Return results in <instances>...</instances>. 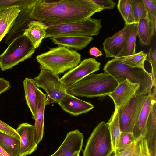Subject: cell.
I'll list each match as a JSON object with an SVG mask.
<instances>
[{"mask_svg":"<svg viewBox=\"0 0 156 156\" xmlns=\"http://www.w3.org/2000/svg\"><path fill=\"white\" fill-rule=\"evenodd\" d=\"M148 13L154 18L156 19V0H152L151 5Z\"/></svg>","mask_w":156,"mask_h":156,"instance_id":"40","label":"cell"},{"mask_svg":"<svg viewBox=\"0 0 156 156\" xmlns=\"http://www.w3.org/2000/svg\"><path fill=\"white\" fill-rule=\"evenodd\" d=\"M107 123L110 134L114 152L115 154L118 147L121 133L119 123L118 109L116 107H115L114 112Z\"/></svg>","mask_w":156,"mask_h":156,"instance_id":"26","label":"cell"},{"mask_svg":"<svg viewBox=\"0 0 156 156\" xmlns=\"http://www.w3.org/2000/svg\"><path fill=\"white\" fill-rule=\"evenodd\" d=\"M90 54L96 57L101 56L102 55V52L95 47L91 48L89 51Z\"/></svg>","mask_w":156,"mask_h":156,"instance_id":"39","label":"cell"},{"mask_svg":"<svg viewBox=\"0 0 156 156\" xmlns=\"http://www.w3.org/2000/svg\"><path fill=\"white\" fill-rule=\"evenodd\" d=\"M50 39L55 44L59 46L79 50L86 47L93 40V37L82 36H66L53 37Z\"/></svg>","mask_w":156,"mask_h":156,"instance_id":"22","label":"cell"},{"mask_svg":"<svg viewBox=\"0 0 156 156\" xmlns=\"http://www.w3.org/2000/svg\"><path fill=\"white\" fill-rule=\"evenodd\" d=\"M21 10L13 8L0 11V43L8 34Z\"/></svg>","mask_w":156,"mask_h":156,"instance_id":"23","label":"cell"},{"mask_svg":"<svg viewBox=\"0 0 156 156\" xmlns=\"http://www.w3.org/2000/svg\"><path fill=\"white\" fill-rule=\"evenodd\" d=\"M0 132L20 139L16 129L0 120Z\"/></svg>","mask_w":156,"mask_h":156,"instance_id":"35","label":"cell"},{"mask_svg":"<svg viewBox=\"0 0 156 156\" xmlns=\"http://www.w3.org/2000/svg\"><path fill=\"white\" fill-rule=\"evenodd\" d=\"M40 68L38 75L33 79L37 87L43 89L46 92V105L58 104L66 94V89L58 76L49 71Z\"/></svg>","mask_w":156,"mask_h":156,"instance_id":"8","label":"cell"},{"mask_svg":"<svg viewBox=\"0 0 156 156\" xmlns=\"http://www.w3.org/2000/svg\"><path fill=\"white\" fill-rule=\"evenodd\" d=\"M0 154L3 156H10L0 146Z\"/></svg>","mask_w":156,"mask_h":156,"instance_id":"42","label":"cell"},{"mask_svg":"<svg viewBox=\"0 0 156 156\" xmlns=\"http://www.w3.org/2000/svg\"><path fill=\"white\" fill-rule=\"evenodd\" d=\"M0 156H2L0 154Z\"/></svg>","mask_w":156,"mask_h":156,"instance_id":"44","label":"cell"},{"mask_svg":"<svg viewBox=\"0 0 156 156\" xmlns=\"http://www.w3.org/2000/svg\"><path fill=\"white\" fill-rule=\"evenodd\" d=\"M118 84L115 79L107 73H92L67 88L66 92L79 97H103L112 93Z\"/></svg>","mask_w":156,"mask_h":156,"instance_id":"2","label":"cell"},{"mask_svg":"<svg viewBox=\"0 0 156 156\" xmlns=\"http://www.w3.org/2000/svg\"><path fill=\"white\" fill-rule=\"evenodd\" d=\"M26 103L31 112L32 117L34 119L37 108V87L33 79L26 78L23 81Z\"/></svg>","mask_w":156,"mask_h":156,"instance_id":"24","label":"cell"},{"mask_svg":"<svg viewBox=\"0 0 156 156\" xmlns=\"http://www.w3.org/2000/svg\"><path fill=\"white\" fill-rule=\"evenodd\" d=\"M140 85L128 80L118 83L114 90L108 95L113 100L118 109L124 107L138 90Z\"/></svg>","mask_w":156,"mask_h":156,"instance_id":"12","label":"cell"},{"mask_svg":"<svg viewBox=\"0 0 156 156\" xmlns=\"http://www.w3.org/2000/svg\"><path fill=\"white\" fill-rule=\"evenodd\" d=\"M135 140L133 133H121L119 138L118 147L116 153L123 150L127 145Z\"/></svg>","mask_w":156,"mask_h":156,"instance_id":"34","label":"cell"},{"mask_svg":"<svg viewBox=\"0 0 156 156\" xmlns=\"http://www.w3.org/2000/svg\"><path fill=\"white\" fill-rule=\"evenodd\" d=\"M118 11L122 17L125 24L136 23L133 11V0H119L117 5Z\"/></svg>","mask_w":156,"mask_h":156,"instance_id":"28","label":"cell"},{"mask_svg":"<svg viewBox=\"0 0 156 156\" xmlns=\"http://www.w3.org/2000/svg\"><path fill=\"white\" fill-rule=\"evenodd\" d=\"M103 10L91 0H38L30 17L44 23H67L87 20Z\"/></svg>","mask_w":156,"mask_h":156,"instance_id":"1","label":"cell"},{"mask_svg":"<svg viewBox=\"0 0 156 156\" xmlns=\"http://www.w3.org/2000/svg\"><path fill=\"white\" fill-rule=\"evenodd\" d=\"M16 130L20 137L19 156H26L37 149V144L34 138V125L27 123L20 124Z\"/></svg>","mask_w":156,"mask_h":156,"instance_id":"14","label":"cell"},{"mask_svg":"<svg viewBox=\"0 0 156 156\" xmlns=\"http://www.w3.org/2000/svg\"><path fill=\"white\" fill-rule=\"evenodd\" d=\"M37 108L34 124V138L38 144L42 140L44 131V113L46 105V95L39 88L36 89Z\"/></svg>","mask_w":156,"mask_h":156,"instance_id":"16","label":"cell"},{"mask_svg":"<svg viewBox=\"0 0 156 156\" xmlns=\"http://www.w3.org/2000/svg\"><path fill=\"white\" fill-rule=\"evenodd\" d=\"M81 57L80 54L77 51L59 46L38 55L36 59L40 67L59 76L77 66Z\"/></svg>","mask_w":156,"mask_h":156,"instance_id":"4","label":"cell"},{"mask_svg":"<svg viewBox=\"0 0 156 156\" xmlns=\"http://www.w3.org/2000/svg\"><path fill=\"white\" fill-rule=\"evenodd\" d=\"M140 154L138 156H151L148 150L147 142L144 137L140 140Z\"/></svg>","mask_w":156,"mask_h":156,"instance_id":"37","label":"cell"},{"mask_svg":"<svg viewBox=\"0 0 156 156\" xmlns=\"http://www.w3.org/2000/svg\"><path fill=\"white\" fill-rule=\"evenodd\" d=\"M144 137H145L144 136H140L127 145L123 150L116 153L112 156H138L140 151V142Z\"/></svg>","mask_w":156,"mask_h":156,"instance_id":"31","label":"cell"},{"mask_svg":"<svg viewBox=\"0 0 156 156\" xmlns=\"http://www.w3.org/2000/svg\"><path fill=\"white\" fill-rule=\"evenodd\" d=\"M10 87L9 81L3 78H0V94L9 90Z\"/></svg>","mask_w":156,"mask_h":156,"instance_id":"38","label":"cell"},{"mask_svg":"<svg viewBox=\"0 0 156 156\" xmlns=\"http://www.w3.org/2000/svg\"><path fill=\"white\" fill-rule=\"evenodd\" d=\"M101 63L93 58L82 60L77 66L69 70L60 78L66 89L88 75L98 71Z\"/></svg>","mask_w":156,"mask_h":156,"instance_id":"10","label":"cell"},{"mask_svg":"<svg viewBox=\"0 0 156 156\" xmlns=\"http://www.w3.org/2000/svg\"><path fill=\"white\" fill-rule=\"evenodd\" d=\"M80 153L79 152H76L73 156H79Z\"/></svg>","mask_w":156,"mask_h":156,"instance_id":"43","label":"cell"},{"mask_svg":"<svg viewBox=\"0 0 156 156\" xmlns=\"http://www.w3.org/2000/svg\"><path fill=\"white\" fill-rule=\"evenodd\" d=\"M156 49H153L152 48H150L147 55L146 60L150 63L151 70L150 73L152 76L153 87L156 88Z\"/></svg>","mask_w":156,"mask_h":156,"instance_id":"33","label":"cell"},{"mask_svg":"<svg viewBox=\"0 0 156 156\" xmlns=\"http://www.w3.org/2000/svg\"><path fill=\"white\" fill-rule=\"evenodd\" d=\"M142 1L147 12L148 13H149L151 5L152 0H142Z\"/></svg>","mask_w":156,"mask_h":156,"instance_id":"41","label":"cell"},{"mask_svg":"<svg viewBox=\"0 0 156 156\" xmlns=\"http://www.w3.org/2000/svg\"><path fill=\"white\" fill-rule=\"evenodd\" d=\"M47 29V25L43 22L32 20L29 23L23 35L28 38L36 49L40 46L42 40L45 38Z\"/></svg>","mask_w":156,"mask_h":156,"instance_id":"21","label":"cell"},{"mask_svg":"<svg viewBox=\"0 0 156 156\" xmlns=\"http://www.w3.org/2000/svg\"><path fill=\"white\" fill-rule=\"evenodd\" d=\"M156 19L148 13L146 17L138 23L137 35L140 43L143 45L150 44L155 35Z\"/></svg>","mask_w":156,"mask_h":156,"instance_id":"19","label":"cell"},{"mask_svg":"<svg viewBox=\"0 0 156 156\" xmlns=\"http://www.w3.org/2000/svg\"><path fill=\"white\" fill-rule=\"evenodd\" d=\"M135 23L125 24L122 30L105 39L103 47L106 57L114 58L117 56L123 49Z\"/></svg>","mask_w":156,"mask_h":156,"instance_id":"11","label":"cell"},{"mask_svg":"<svg viewBox=\"0 0 156 156\" xmlns=\"http://www.w3.org/2000/svg\"><path fill=\"white\" fill-rule=\"evenodd\" d=\"M0 146L10 156H19L20 139L0 132Z\"/></svg>","mask_w":156,"mask_h":156,"instance_id":"25","label":"cell"},{"mask_svg":"<svg viewBox=\"0 0 156 156\" xmlns=\"http://www.w3.org/2000/svg\"><path fill=\"white\" fill-rule=\"evenodd\" d=\"M101 20L90 18L78 22L63 23H44L47 27L45 38L61 36L98 35Z\"/></svg>","mask_w":156,"mask_h":156,"instance_id":"5","label":"cell"},{"mask_svg":"<svg viewBox=\"0 0 156 156\" xmlns=\"http://www.w3.org/2000/svg\"><path fill=\"white\" fill-rule=\"evenodd\" d=\"M114 152L108 125L104 121L99 123L89 137L83 156H111Z\"/></svg>","mask_w":156,"mask_h":156,"instance_id":"7","label":"cell"},{"mask_svg":"<svg viewBox=\"0 0 156 156\" xmlns=\"http://www.w3.org/2000/svg\"><path fill=\"white\" fill-rule=\"evenodd\" d=\"M31 9L20 13L5 40V43L8 45L16 39L24 35L29 23L33 20L30 17Z\"/></svg>","mask_w":156,"mask_h":156,"instance_id":"18","label":"cell"},{"mask_svg":"<svg viewBox=\"0 0 156 156\" xmlns=\"http://www.w3.org/2000/svg\"><path fill=\"white\" fill-rule=\"evenodd\" d=\"M103 10L113 9L116 5V3L112 0H91Z\"/></svg>","mask_w":156,"mask_h":156,"instance_id":"36","label":"cell"},{"mask_svg":"<svg viewBox=\"0 0 156 156\" xmlns=\"http://www.w3.org/2000/svg\"><path fill=\"white\" fill-rule=\"evenodd\" d=\"M35 50L25 36L16 39L0 55L1 70L4 71L10 69L31 58Z\"/></svg>","mask_w":156,"mask_h":156,"instance_id":"6","label":"cell"},{"mask_svg":"<svg viewBox=\"0 0 156 156\" xmlns=\"http://www.w3.org/2000/svg\"><path fill=\"white\" fill-rule=\"evenodd\" d=\"M65 112L73 116L86 113L94 108V105L68 93L58 104Z\"/></svg>","mask_w":156,"mask_h":156,"instance_id":"15","label":"cell"},{"mask_svg":"<svg viewBox=\"0 0 156 156\" xmlns=\"http://www.w3.org/2000/svg\"><path fill=\"white\" fill-rule=\"evenodd\" d=\"M83 139V133L79 130L70 131L58 149L49 156H73L76 152L82 150Z\"/></svg>","mask_w":156,"mask_h":156,"instance_id":"13","label":"cell"},{"mask_svg":"<svg viewBox=\"0 0 156 156\" xmlns=\"http://www.w3.org/2000/svg\"><path fill=\"white\" fill-rule=\"evenodd\" d=\"M103 70L111 75L118 83L127 79L140 85L138 91L141 94L147 95L151 93L153 87L151 75L144 68L130 66L114 58L106 63Z\"/></svg>","mask_w":156,"mask_h":156,"instance_id":"3","label":"cell"},{"mask_svg":"<svg viewBox=\"0 0 156 156\" xmlns=\"http://www.w3.org/2000/svg\"><path fill=\"white\" fill-rule=\"evenodd\" d=\"M38 0H0V11L13 8H20L21 11L32 9Z\"/></svg>","mask_w":156,"mask_h":156,"instance_id":"27","label":"cell"},{"mask_svg":"<svg viewBox=\"0 0 156 156\" xmlns=\"http://www.w3.org/2000/svg\"><path fill=\"white\" fill-rule=\"evenodd\" d=\"M137 26L138 23H136L123 49L116 57L130 55L136 53V40L137 35Z\"/></svg>","mask_w":156,"mask_h":156,"instance_id":"30","label":"cell"},{"mask_svg":"<svg viewBox=\"0 0 156 156\" xmlns=\"http://www.w3.org/2000/svg\"><path fill=\"white\" fill-rule=\"evenodd\" d=\"M147 53L141 51L139 52L127 56L115 57L120 62L133 67L144 68V63Z\"/></svg>","mask_w":156,"mask_h":156,"instance_id":"29","label":"cell"},{"mask_svg":"<svg viewBox=\"0 0 156 156\" xmlns=\"http://www.w3.org/2000/svg\"><path fill=\"white\" fill-rule=\"evenodd\" d=\"M145 139L151 156H156V99L152 103L147 122Z\"/></svg>","mask_w":156,"mask_h":156,"instance_id":"20","label":"cell"},{"mask_svg":"<svg viewBox=\"0 0 156 156\" xmlns=\"http://www.w3.org/2000/svg\"><path fill=\"white\" fill-rule=\"evenodd\" d=\"M148 94L140 93L138 91L128 104L118 109V113L121 133H133L134 128L143 105Z\"/></svg>","mask_w":156,"mask_h":156,"instance_id":"9","label":"cell"},{"mask_svg":"<svg viewBox=\"0 0 156 156\" xmlns=\"http://www.w3.org/2000/svg\"><path fill=\"white\" fill-rule=\"evenodd\" d=\"M155 99L156 88L154 87L151 93L148 94L134 128L133 133L135 140L141 135L145 136L147 122L152 103Z\"/></svg>","mask_w":156,"mask_h":156,"instance_id":"17","label":"cell"},{"mask_svg":"<svg viewBox=\"0 0 156 156\" xmlns=\"http://www.w3.org/2000/svg\"><path fill=\"white\" fill-rule=\"evenodd\" d=\"M133 11L135 22L138 23L145 18L148 13L147 12L142 0H133Z\"/></svg>","mask_w":156,"mask_h":156,"instance_id":"32","label":"cell"}]
</instances>
